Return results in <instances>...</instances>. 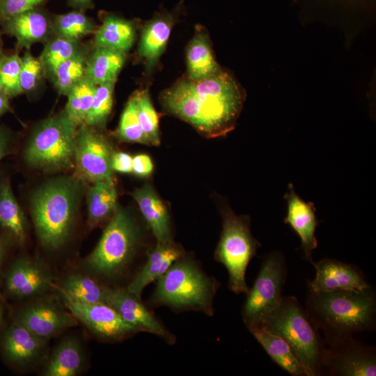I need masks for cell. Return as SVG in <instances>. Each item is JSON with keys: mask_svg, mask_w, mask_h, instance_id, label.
<instances>
[{"mask_svg": "<svg viewBox=\"0 0 376 376\" xmlns=\"http://www.w3.org/2000/svg\"><path fill=\"white\" fill-rule=\"evenodd\" d=\"M134 95L141 127L146 134L150 144L158 146L160 143L159 118L149 94L147 91L143 90L136 92Z\"/></svg>", "mask_w": 376, "mask_h": 376, "instance_id": "obj_37", "label": "cell"}, {"mask_svg": "<svg viewBox=\"0 0 376 376\" xmlns=\"http://www.w3.org/2000/svg\"><path fill=\"white\" fill-rule=\"evenodd\" d=\"M77 126L64 111L42 120L26 146L24 159L31 166L48 171L75 167Z\"/></svg>", "mask_w": 376, "mask_h": 376, "instance_id": "obj_7", "label": "cell"}, {"mask_svg": "<svg viewBox=\"0 0 376 376\" xmlns=\"http://www.w3.org/2000/svg\"><path fill=\"white\" fill-rule=\"evenodd\" d=\"M249 331L272 359L281 368L293 376L306 375L290 346L281 336L260 327L252 328Z\"/></svg>", "mask_w": 376, "mask_h": 376, "instance_id": "obj_28", "label": "cell"}, {"mask_svg": "<svg viewBox=\"0 0 376 376\" xmlns=\"http://www.w3.org/2000/svg\"><path fill=\"white\" fill-rule=\"evenodd\" d=\"M174 20L171 13H159L143 26L139 54L145 60L148 70L155 65L164 52Z\"/></svg>", "mask_w": 376, "mask_h": 376, "instance_id": "obj_22", "label": "cell"}, {"mask_svg": "<svg viewBox=\"0 0 376 376\" xmlns=\"http://www.w3.org/2000/svg\"><path fill=\"white\" fill-rule=\"evenodd\" d=\"M79 41L54 36L49 40L38 57L44 75L53 76L57 68L80 48Z\"/></svg>", "mask_w": 376, "mask_h": 376, "instance_id": "obj_34", "label": "cell"}, {"mask_svg": "<svg viewBox=\"0 0 376 376\" xmlns=\"http://www.w3.org/2000/svg\"><path fill=\"white\" fill-rule=\"evenodd\" d=\"M79 187L70 178L52 180L33 194L31 212L41 245L50 251L61 248L68 240L75 220Z\"/></svg>", "mask_w": 376, "mask_h": 376, "instance_id": "obj_3", "label": "cell"}, {"mask_svg": "<svg viewBox=\"0 0 376 376\" xmlns=\"http://www.w3.org/2000/svg\"><path fill=\"white\" fill-rule=\"evenodd\" d=\"M61 297L67 309L77 321L101 339L109 341L121 340L138 331L107 304H88L65 296L61 295Z\"/></svg>", "mask_w": 376, "mask_h": 376, "instance_id": "obj_13", "label": "cell"}, {"mask_svg": "<svg viewBox=\"0 0 376 376\" xmlns=\"http://www.w3.org/2000/svg\"><path fill=\"white\" fill-rule=\"evenodd\" d=\"M182 256V250L173 242L157 244L149 252L145 264L126 289L140 298L143 290L148 284L161 277L175 260Z\"/></svg>", "mask_w": 376, "mask_h": 376, "instance_id": "obj_19", "label": "cell"}, {"mask_svg": "<svg viewBox=\"0 0 376 376\" xmlns=\"http://www.w3.org/2000/svg\"><path fill=\"white\" fill-rule=\"evenodd\" d=\"M4 320V310L2 304L0 301V327L2 326Z\"/></svg>", "mask_w": 376, "mask_h": 376, "instance_id": "obj_46", "label": "cell"}, {"mask_svg": "<svg viewBox=\"0 0 376 376\" xmlns=\"http://www.w3.org/2000/svg\"><path fill=\"white\" fill-rule=\"evenodd\" d=\"M88 225L94 228L109 220L117 206V191L112 178L93 183L87 193Z\"/></svg>", "mask_w": 376, "mask_h": 376, "instance_id": "obj_26", "label": "cell"}, {"mask_svg": "<svg viewBox=\"0 0 376 376\" xmlns=\"http://www.w3.org/2000/svg\"><path fill=\"white\" fill-rule=\"evenodd\" d=\"M13 321L47 340L79 322L68 309L66 311L56 300L45 295L31 299L19 308Z\"/></svg>", "mask_w": 376, "mask_h": 376, "instance_id": "obj_12", "label": "cell"}, {"mask_svg": "<svg viewBox=\"0 0 376 376\" xmlns=\"http://www.w3.org/2000/svg\"><path fill=\"white\" fill-rule=\"evenodd\" d=\"M4 57L5 56L3 55V54L0 52V72H1V64H2ZM0 92H3L1 81V77H0Z\"/></svg>", "mask_w": 376, "mask_h": 376, "instance_id": "obj_48", "label": "cell"}, {"mask_svg": "<svg viewBox=\"0 0 376 376\" xmlns=\"http://www.w3.org/2000/svg\"><path fill=\"white\" fill-rule=\"evenodd\" d=\"M8 97L4 92H0V116L9 109Z\"/></svg>", "mask_w": 376, "mask_h": 376, "instance_id": "obj_43", "label": "cell"}, {"mask_svg": "<svg viewBox=\"0 0 376 376\" xmlns=\"http://www.w3.org/2000/svg\"><path fill=\"white\" fill-rule=\"evenodd\" d=\"M52 29L54 36L79 41L84 36L94 33L96 26L93 19L84 13L74 10L56 15Z\"/></svg>", "mask_w": 376, "mask_h": 376, "instance_id": "obj_33", "label": "cell"}, {"mask_svg": "<svg viewBox=\"0 0 376 376\" xmlns=\"http://www.w3.org/2000/svg\"><path fill=\"white\" fill-rule=\"evenodd\" d=\"M6 150V142L5 136L0 130V160L3 157Z\"/></svg>", "mask_w": 376, "mask_h": 376, "instance_id": "obj_44", "label": "cell"}, {"mask_svg": "<svg viewBox=\"0 0 376 376\" xmlns=\"http://www.w3.org/2000/svg\"><path fill=\"white\" fill-rule=\"evenodd\" d=\"M106 304L116 310L138 331L154 334L169 344L175 342L174 336L141 304L139 298L127 289L112 288L107 286Z\"/></svg>", "mask_w": 376, "mask_h": 376, "instance_id": "obj_17", "label": "cell"}, {"mask_svg": "<svg viewBox=\"0 0 376 376\" xmlns=\"http://www.w3.org/2000/svg\"><path fill=\"white\" fill-rule=\"evenodd\" d=\"M160 101L170 113L206 136L217 137L234 128L244 93L233 76L221 70L199 81L178 79L162 93Z\"/></svg>", "mask_w": 376, "mask_h": 376, "instance_id": "obj_1", "label": "cell"}, {"mask_svg": "<svg viewBox=\"0 0 376 376\" xmlns=\"http://www.w3.org/2000/svg\"><path fill=\"white\" fill-rule=\"evenodd\" d=\"M139 240L135 222L126 210L118 207L97 246L84 260V270L103 279L119 276L131 262Z\"/></svg>", "mask_w": 376, "mask_h": 376, "instance_id": "obj_6", "label": "cell"}, {"mask_svg": "<svg viewBox=\"0 0 376 376\" xmlns=\"http://www.w3.org/2000/svg\"><path fill=\"white\" fill-rule=\"evenodd\" d=\"M136 38L134 23L111 13H104L102 24L94 32V47H105L127 53Z\"/></svg>", "mask_w": 376, "mask_h": 376, "instance_id": "obj_24", "label": "cell"}, {"mask_svg": "<svg viewBox=\"0 0 376 376\" xmlns=\"http://www.w3.org/2000/svg\"><path fill=\"white\" fill-rule=\"evenodd\" d=\"M311 263L315 269V276L307 281L310 292L364 290L371 287L362 272L352 265L332 258Z\"/></svg>", "mask_w": 376, "mask_h": 376, "instance_id": "obj_16", "label": "cell"}, {"mask_svg": "<svg viewBox=\"0 0 376 376\" xmlns=\"http://www.w3.org/2000/svg\"><path fill=\"white\" fill-rule=\"evenodd\" d=\"M52 271L41 261L20 258L10 267L5 277V289L16 299H33L55 288Z\"/></svg>", "mask_w": 376, "mask_h": 376, "instance_id": "obj_14", "label": "cell"}, {"mask_svg": "<svg viewBox=\"0 0 376 376\" xmlns=\"http://www.w3.org/2000/svg\"><path fill=\"white\" fill-rule=\"evenodd\" d=\"M106 288L94 276L83 272L68 274L58 286L61 295L88 304H106Z\"/></svg>", "mask_w": 376, "mask_h": 376, "instance_id": "obj_29", "label": "cell"}, {"mask_svg": "<svg viewBox=\"0 0 376 376\" xmlns=\"http://www.w3.org/2000/svg\"><path fill=\"white\" fill-rule=\"evenodd\" d=\"M286 277L284 256L276 251L267 254L253 287L246 294L242 311L243 321L249 330L260 327L279 306Z\"/></svg>", "mask_w": 376, "mask_h": 376, "instance_id": "obj_9", "label": "cell"}, {"mask_svg": "<svg viewBox=\"0 0 376 376\" xmlns=\"http://www.w3.org/2000/svg\"><path fill=\"white\" fill-rule=\"evenodd\" d=\"M112 147L93 127L81 125L77 130L75 167L80 178L92 183L112 178Z\"/></svg>", "mask_w": 376, "mask_h": 376, "instance_id": "obj_10", "label": "cell"}, {"mask_svg": "<svg viewBox=\"0 0 376 376\" xmlns=\"http://www.w3.org/2000/svg\"><path fill=\"white\" fill-rule=\"evenodd\" d=\"M3 258V248L2 246V244L0 241V272H1V264Z\"/></svg>", "mask_w": 376, "mask_h": 376, "instance_id": "obj_47", "label": "cell"}, {"mask_svg": "<svg viewBox=\"0 0 376 376\" xmlns=\"http://www.w3.org/2000/svg\"><path fill=\"white\" fill-rule=\"evenodd\" d=\"M260 244L250 230L249 219L237 217L230 210L223 211V228L214 258L226 268L228 288L236 294L249 292L246 271Z\"/></svg>", "mask_w": 376, "mask_h": 376, "instance_id": "obj_8", "label": "cell"}, {"mask_svg": "<svg viewBox=\"0 0 376 376\" xmlns=\"http://www.w3.org/2000/svg\"><path fill=\"white\" fill-rule=\"evenodd\" d=\"M284 197L288 203V212L284 222L288 224L298 234L306 260L311 262L313 251L318 246L315 233L318 221L314 205L300 198L292 184L288 185V191Z\"/></svg>", "mask_w": 376, "mask_h": 376, "instance_id": "obj_18", "label": "cell"}, {"mask_svg": "<svg viewBox=\"0 0 376 376\" xmlns=\"http://www.w3.org/2000/svg\"><path fill=\"white\" fill-rule=\"evenodd\" d=\"M305 311L314 327L323 331L327 345L375 329L376 296L372 287L364 290L308 291Z\"/></svg>", "mask_w": 376, "mask_h": 376, "instance_id": "obj_2", "label": "cell"}, {"mask_svg": "<svg viewBox=\"0 0 376 376\" xmlns=\"http://www.w3.org/2000/svg\"><path fill=\"white\" fill-rule=\"evenodd\" d=\"M21 57L13 54L4 57L0 72L3 92L9 97H15L23 93L20 85Z\"/></svg>", "mask_w": 376, "mask_h": 376, "instance_id": "obj_38", "label": "cell"}, {"mask_svg": "<svg viewBox=\"0 0 376 376\" xmlns=\"http://www.w3.org/2000/svg\"><path fill=\"white\" fill-rule=\"evenodd\" d=\"M5 22L7 32L15 38L17 45L27 49L35 43L47 40L52 32L47 15L36 8Z\"/></svg>", "mask_w": 376, "mask_h": 376, "instance_id": "obj_23", "label": "cell"}, {"mask_svg": "<svg viewBox=\"0 0 376 376\" xmlns=\"http://www.w3.org/2000/svg\"><path fill=\"white\" fill-rule=\"evenodd\" d=\"M155 237L157 244L172 242L171 222L167 209L152 187L146 185L132 193Z\"/></svg>", "mask_w": 376, "mask_h": 376, "instance_id": "obj_21", "label": "cell"}, {"mask_svg": "<svg viewBox=\"0 0 376 376\" xmlns=\"http://www.w3.org/2000/svg\"><path fill=\"white\" fill-rule=\"evenodd\" d=\"M97 85L85 77L68 92L64 112L77 126L84 123L89 112Z\"/></svg>", "mask_w": 376, "mask_h": 376, "instance_id": "obj_32", "label": "cell"}, {"mask_svg": "<svg viewBox=\"0 0 376 376\" xmlns=\"http://www.w3.org/2000/svg\"><path fill=\"white\" fill-rule=\"evenodd\" d=\"M218 281L191 258L181 257L157 279L152 301L177 311L194 310L212 315Z\"/></svg>", "mask_w": 376, "mask_h": 376, "instance_id": "obj_4", "label": "cell"}, {"mask_svg": "<svg viewBox=\"0 0 376 376\" xmlns=\"http://www.w3.org/2000/svg\"><path fill=\"white\" fill-rule=\"evenodd\" d=\"M260 327L287 342L306 376L322 375L325 345L295 297L283 295L279 306Z\"/></svg>", "mask_w": 376, "mask_h": 376, "instance_id": "obj_5", "label": "cell"}, {"mask_svg": "<svg viewBox=\"0 0 376 376\" xmlns=\"http://www.w3.org/2000/svg\"><path fill=\"white\" fill-rule=\"evenodd\" d=\"M1 36H0V52H1Z\"/></svg>", "mask_w": 376, "mask_h": 376, "instance_id": "obj_49", "label": "cell"}, {"mask_svg": "<svg viewBox=\"0 0 376 376\" xmlns=\"http://www.w3.org/2000/svg\"><path fill=\"white\" fill-rule=\"evenodd\" d=\"M48 341L13 321L1 336L0 350L9 364L26 369L45 360Z\"/></svg>", "mask_w": 376, "mask_h": 376, "instance_id": "obj_15", "label": "cell"}, {"mask_svg": "<svg viewBox=\"0 0 376 376\" xmlns=\"http://www.w3.org/2000/svg\"><path fill=\"white\" fill-rule=\"evenodd\" d=\"M153 170L150 157L146 154H139L132 157V171L140 177L149 175Z\"/></svg>", "mask_w": 376, "mask_h": 376, "instance_id": "obj_41", "label": "cell"}, {"mask_svg": "<svg viewBox=\"0 0 376 376\" xmlns=\"http://www.w3.org/2000/svg\"><path fill=\"white\" fill-rule=\"evenodd\" d=\"M116 134L122 141L150 145L138 118L134 95L126 104Z\"/></svg>", "mask_w": 376, "mask_h": 376, "instance_id": "obj_36", "label": "cell"}, {"mask_svg": "<svg viewBox=\"0 0 376 376\" xmlns=\"http://www.w3.org/2000/svg\"><path fill=\"white\" fill-rule=\"evenodd\" d=\"M325 345L322 375L375 376L376 350L353 336Z\"/></svg>", "mask_w": 376, "mask_h": 376, "instance_id": "obj_11", "label": "cell"}, {"mask_svg": "<svg viewBox=\"0 0 376 376\" xmlns=\"http://www.w3.org/2000/svg\"><path fill=\"white\" fill-rule=\"evenodd\" d=\"M186 58L187 77L191 80L199 81L221 70L205 31L198 29L196 31L188 45Z\"/></svg>", "mask_w": 376, "mask_h": 376, "instance_id": "obj_25", "label": "cell"}, {"mask_svg": "<svg viewBox=\"0 0 376 376\" xmlns=\"http://www.w3.org/2000/svg\"><path fill=\"white\" fill-rule=\"evenodd\" d=\"M47 0H0V18L6 21L16 15L36 8Z\"/></svg>", "mask_w": 376, "mask_h": 376, "instance_id": "obj_40", "label": "cell"}, {"mask_svg": "<svg viewBox=\"0 0 376 376\" xmlns=\"http://www.w3.org/2000/svg\"><path fill=\"white\" fill-rule=\"evenodd\" d=\"M113 171L127 173L132 171V157L123 152H113L111 159Z\"/></svg>", "mask_w": 376, "mask_h": 376, "instance_id": "obj_42", "label": "cell"}, {"mask_svg": "<svg viewBox=\"0 0 376 376\" xmlns=\"http://www.w3.org/2000/svg\"><path fill=\"white\" fill-rule=\"evenodd\" d=\"M44 75L41 63L29 51L21 57L20 85L24 92L33 90Z\"/></svg>", "mask_w": 376, "mask_h": 376, "instance_id": "obj_39", "label": "cell"}, {"mask_svg": "<svg viewBox=\"0 0 376 376\" xmlns=\"http://www.w3.org/2000/svg\"><path fill=\"white\" fill-rule=\"evenodd\" d=\"M116 81L97 85L93 102L84 125L93 127L105 126L111 112Z\"/></svg>", "mask_w": 376, "mask_h": 376, "instance_id": "obj_35", "label": "cell"}, {"mask_svg": "<svg viewBox=\"0 0 376 376\" xmlns=\"http://www.w3.org/2000/svg\"><path fill=\"white\" fill-rule=\"evenodd\" d=\"M86 355L79 339L63 338L44 361L42 375L76 376L85 368Z\"/></svg>", "mask_w": 376, "mask_h": 376, "instance_id": "obj_20", "label": "cell"}, {"mask_svg": "<svg viewBox=\"0 0 376 376\" xmlns=\"http://www.w3.org/2000/svg\"><path fill=\"white\" fill-rule=\"evenodd\" d=\"M88 54V49L81 47L57 68L51 79L59 94L67 95L70 90L86 77Z\"/></svg>", "mask_w": 376, "mask_h": 376, "instance_id": "obj_31", "label": "cell"}, {"mask_svg": "<svg viewBox=\"0 0 376 376\" xmlns=\"http://www.w3.org/2000/svg\"><path fill=\"white\" fill-rule=\"evenodd\" d=\"M126 59V53L105 47L89 52L86 77L96 85L116 81Z\"/></svg>", "mask_w": 376, "mask_h": 376, "instance_id": "obj_27", "label": "cell"}, {"mask_svg": "<svg viewBox=\"0 0 376 376\" xmlns=\"http://www.w3.org/2000/svg\"><path fill=\"white\" fill-rule=\"evenodd\" d=\"M0 226L19 244L27 237V222L8 181L0 182Z\"/></svg>", "mask_w": 376, "mask_h": 376, "instance_id": "obj_30", "label": "cell"}, {"mask_svg": "<svg viewBox=\"0 0 376 376\" xmlns=\"http://www.w3.org/2000/svg\"><path fill=\"white\" fill-rule=\"evenodd\" d=\"M72 3L79 7L86 8L90 6L92 0H70Z\"/></svg>", "mask_w": 376, "mask_h": 376, "instance_id": "obj_45", "label": "cell"}]
</instances>
